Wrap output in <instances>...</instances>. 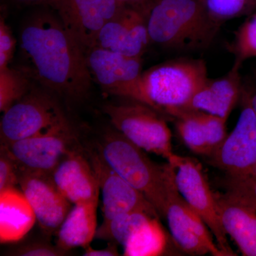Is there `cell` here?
Listing matches in <instances>:
<instances>
[{"label":"cell","mask_w":256,"mask_h":256,"mask_svg":"<svg viewBox=\"0 0 256 256\" xmlns=\"http://www.w3.org/2000/svg\"><path fill=\"white\" fill-rule=\"evenodd\" d=\"M14 188L1 192V217L10 216V220H1V238L6 236L2 242H9L11 238L12 232L14 228L16 238H21L24 235L20 228L22 224L28 230L31 228L34 220H36L31 207L24 196L22 192L21 194L15 192Z\"/></svg>","instance_id":"obj_22"},{"label":"cell","mask_w":256,"mask_h":256,"mask_svg":"<svg viewBox=\"0 0 256 256\" xmlns=\"http://www.w3.org/2000/svg\"><path fill=\"white\" fill-rule=\"evenodd\" d=\"M164 218L172 240L182 252L192 256H226L206 224L185 201L175 185L170 192Z\"/></svg>","instance_id":"obj_12"},{"label":"cell","mask_w":256,"mask_h":256,"mask_svg":"<svg viewBox=\"0 0 256 256\" xmlns=\"http://www.w3.org/2000/svg\"><path fill=\"white\" fill-rule=\"evenodd\" d=\"M16 40L4 18L0 22V68L9 66L14 56Z\"/></svg>","instance_id":"obj_29"},{"label":"cell","mask_w":256,"mask_h":256,"mask_svg":"<svg viewBox=\"0 0 256 256\" xmlns=\"http://www.w3.org/2000/svg\"><path fill=\"white\" fill-rule=\"evenodd\" d=\"M6 146L20 170L45 174H52L64 156L79 148L69 122Z\"/></svg>","instance_id":"obj_9"},{"label":"cell","mask_w":256,"mask_h":256,"mask_svg":"<svg viewBox=\"0 0 256 256\" xmlns=\"http://www.w3.org/2000/svg\"><path fill=\"white\" fill-rule=\"evenodd\" d=\"M46 4L86 50L95 46L101 28L126 6L119 0H48Z\"/></svg>","instance_id":"obj_11"},{"label":"cell","mask_w":256,"mask_h":256,"mask_svg":"<svg viewBox=\"0 0 256 256\" xmlns=\"http://www.w3.org/2000/svg\"><path fill=\"white\" fill-rule=\"evenodd\" d=\"M98 202L74 204L56 234V246L68 252L90 245L97 232Z\"/></svg>","instance_id":"obj_20"},{"label":"cell","mask_w":256,"mask_h":256,"mask_svg":"<svg viewBox=\"0 0 256 256\" xmlns=\"http://www.w3.org/2000/svg\"><path fill=\"white\" fill-rule=\"evenodd\" d=\"M249 100H250V105H252V109L255 111L256 114V90L254 94L252 96H248Z\"/></svg>","instance_id":"obj_34"},{"label":"cell","mask_w":256,"mask_h":256,"mask_svg":"<svg viewBox=\"0 0 256 256\" xmlns=\"http://www.w3.org/2000/svg\"><path fill=\"white\" fill-rule=\"evenodd\" d=\"M229 48L235 57L234 66L239 68L246 60L256 57V12L250 15L236 32Z\"/></svg>","instance_id":"obj_25"},{"label":"cell","mask_w":256,"mask_h":256,"mask_svg":"<svg viewBox=\"0 0 256 256\" xmlns=\"http://www.w3.org/2000/svg\"><path fill=\"white\" fill-rule=\"evenodd\" d=\"M28 75L24 70L0 68V111L4 112L30 92Z\"/></svg>","instance_id":"obj_24"},{"label":"cell","mask_w":256,"mask_h":256,"mask_svg":"<svg viewBox=\"0 0 256 256\" xmlns=\"http://www.w3.org/2000/svg\"><path fill=\"white\" fill-rule=\"evenodd\" d=\"M153 218H160L144 210H133L118 216L107 224H101L96 237L118 244L124 246L132 234Z\"/></svg>","instance_id":"obj_23"},{"label":"cell","mask_w":256,"mask_h":256,"mask_svg":"<svg viewBox=\"0 0 256 256\" xmlns=\"http://www.w3.org/2000/svg\"><path fill=\"white\" fill-rule=\"evenodd\" d=\"M207 79L202 60H175L156 66L142 73V104L174 118L190 110L192 98Z\"/></svg>","instance_id":"obj_4"},{"label":"cell","mask_w":256,"mask_h":256,"mask_svg":"<svg viewBox=\"0 0 256 256\" xmlns=\"http://www.w3.org/2000/svg\"><path fill=\"white\" fill-rule=\"evenodd\" d=\"M228 193L238 197L256 210V176L229 178L226 182Z\"/></svg>","instance_id":"obj_28"},{"label":"cell","mask_w":256,"mask_h":256,"mask_svg":"<svg viewBox=\"0 0 256 256\" xmlns=\"http://www.w3.org/2000/svg\"><path fill=\"white\" fill-rule=\"evenodd\" d=\"M52 176L60 193L72 204L98 202V180L87 154L80 148L64 156Z\"/></svg>","instance_id":"obj_16"},{"label":"cell","mask_w":256,"mask_h":256,"mask_svg":"<svg viewBox=\"0 0 256 256\" xmlns=\"http://www.w3.org/2000/svg\"><path fill=\"white\" fill-rule=\"evenodd\" d=\"M169 237L160 223L153 218L136 230L124 246L126 256H156L168 252Z\"/></svg>","instance_id":"obj_21"},{"label":"cell","mask_w":256,"mask_h":256,"mask_svg":"<svg viewBox=\"0 0 256 256\" xmlns=\"http://www.w3.org/2000/svg\"><path fill=\"white\" fill-rule=\"evenodd\" d=\"M216 197L226 235L233 239L242 255L256 256V210L228 192Z\"/></svg>","instance_id":"obj_18"},{"label":"cell","mask_w":256,"mask_h":256,"mask_svg":"<svg viewBox=\"0 0 256 256\" xmlns=\"http://www.w3.org/2000/svg\"><path fill=\"white\" fill-rule=\"evenodd\" d=\"M207 14L216 23H222L252 13L256 10V0H202Z\"/></svg>","instance_id":"obj_26"},{"label":"cell","mask_w":256,"mask_h":256,"mask_svg":"<svg viewBox=\"0 0 256 256\" xmlns=\"http://www.w3.org/2000/svg\"><path fill=\"white\" fill-rule=\"evenodd\" d=\"M142 10L150 42L163 48H203L220 26L207 14L202 0H152Z\"/></svg>","instance_id":"obj_2"},{"label":"cell","mask_w":256,"mask_h":256,"mask_svg":"<svg viewBox=\"0 0 256 256\" xmlns=\"http://www.w3.org/2000/svg\"><path fill=\"white\" fill-rule=\"evenodd\" d=\"M20 46L31 74L48 90L72 100L88 94L92 76L84 47L56 15L38 13L21 28Z\"/></svg>","instance_id":"obj_1"},{"label":"cell","mask_w":256,"mask_h":256,"mask_svg":"<svg viewBox=\"0 0 256 256\" xmlns=\"http://www.w3.org/2000/svg\"><path fill=\"white\" fill-rule=\"evenodd\" d=\"M18 180L24 196L42 230L46 235H56L72 204L56 186L52 174L20 169Z\"/></svg>","instance_id":"obj_13"},{"label":"cell","mask_w":256,"mask_h":256,"mask_svg":"<svg viewBox=\"0 0 256 256\" xmlns=\"http://www.w3.org/2000/svg\"><path fill=\"white\" fill-rule=\"evenodd\" d=\"M168 162L172 166L175 186L192 210L201 217L226 256H234L220 222L216 197L210 190L201 165L192 158L174 154Z\"/></svg>","instance_id":"obj_6"},{"label":"cell","mask_w":256,"mask_h":256,"mask_svg":"<svg viewBox=\"0 0 256 256\" xmlns=\"http://www.w3.org/2000/svg\"><path fill=\"white\" fill-rule=\"evenodd\" d=\"M185 146L194 153L210 158L227 136V119L203 111H184L173 118Z\"/></svg>","instance_id":"obj_17"},{"label":"cell","mask_w":256,"mask_h":256,"mask_svg":"<svg viewBox=\"0 0 256 256\" xmlns=\"http://www.w3.org/2000/svg\"><path fill=\"white\" fill-rule=\"evenodd\" d=\"M129 100L106 104L102 110L114 129L130 142L168 161L175 153L172 146L171 130L166 120L150 106Z\"/></svg>","instance_id":"obj_5"},{"label":"cell","mask_w":256,"mask_h":256,"mask_svg":"<svg viewBox=\"0 0 256 256\" xmlns=\"http://www.w3.org/2000/svg\"><path fill=\"white\" fill-rule=\"evenodd\" d=\"M67 122L53 98L45 92L30 90L3 112L0 124L2 144L8 146Z\"/></svg>","instance_id":"obj_7"},{"label":"cell","mask_w":256,"mask_h":256,"mask_svg":"<svg viewBox=\"0 0 256 256\" xmlns=\"http://www.w3.org/2000/svg\"><path fill=\"white\" fill-rule=\"evenodd\" d=\"M252 176H256V172H255V174H254V175H252Z\"/></svg>","instance_id":"obj_35"},{"label":"cell","mask_w":256,"mask_h":256,"mask_svg":"<svg viewBox=\"0 0 256 256\" xmlns=\"http://www.w3.org/2000/svg\"><path fill=\"white\" fill-rule=\"evenodd\" d=\"M20 166L8 149L2 144L0 150V193L14 188L20 182Z\"/></svg>","instance_id":"obj_27"},{"label":"cell","mask_w":256,"mask_h":256,"mask_svg":"<svg viewBox=\"0 0 256 256\" xmlns=\"http://www.w3.org/2000/svg\"><path fill=\"white\" fill-rule=\"evenodd\" d=\"M126 6H132L138 9H143L152 0H119Z\"/></svg>","instance_id":"obj_32"},{"label":"cell","mask_w":256,"mask_h":256,"mask_svg":"<svg viewBox=\"0 0 256 256\" xmlns=\"http://www.w3.org/2000/svg\"><path fill=\"white\" fill-rule=\"evenodd\" d=\"M102 193V212L107 224L118 216L133 210H144L159 216L156 208L141 192L118 174L102 159L98 151L88 152Z\"/></svg>","instance_id":"obj_14"},{"label":"cell","mask_w":256,"mask_h":256,"mask_svg":"<svg viewBox=\"0 0 256 256\" xmlns=\"http://www.w3.org/2000/svg\"><path fill=\"white\" fill-rule=\"evenodd\" d=\"M244 100L233 131L210 156L212 164L229 178H246L256 172V114L248 96H244Z\"/></svg>","instance_id":"obj_10"},{"label":"cell","mask_w":256,"mask_h":256,"mask_svg":"<svg viewBox=\"0 0 256 256\" xmlns=\"http://www.w3.org/2000/svg\"><path fill=\"white\" fill-rule=\"evenodd\" d=\"M15 2L24 4H46L48 0H13Z\"/></svg>","instance_id":"obj_33"},{"label":"cell","mask_w":256,"mask_h":256,"mask_svg":"<svg viewBox=\"0 0 256 256\" xmlns=\"http://www.w3.org/2000/svg\"><path fill=\"white\" fill-rule=\"evenodd\" d=\"M86 54L92 78L106 94L142 102V57L98 46L88 48Z\"/></svg>","instance_id":"obj_8"},{"label":"cell","mask_w":256,"mask_h":256,"mask_svg":"<svg viewBox=\"0 0 256 256\" xmlns=\"http://www.w3.org/2000/svg\"><path fill=\"white\" fill-rule=\"evenodd\" d=\"M84 256H119L116 242H111L104 249L96 250L92 248L90 245L84 248Z\"/></svg>","instance_id":"obj_31"},{"label":"cell","mask_w":256,"mask_h":256,"mask_svg":"<svg viewBox=\"0 0 256 256\" xmlns=\"http://www.w3.org/2000/svg\"><path fill=\"white\" fill-rule=\"evenodd\" d=\"M67 252L45 242H34L18 248L13 255L21 256H60L66 255Z\"/></svg>","instance_id":"obj_30"},{"label":"cell","mask_w":256,"mask_h":256,"mask_svg":"<svg viewBox=\"0 0 256 256\" xmlns=\"http://www.w3.org/2000/svg\"><path fill=\"white\" fill-rule=\"evenodd\" d=\"M151 43L142 9L126 6L101 28L95 46L131 57H142Z\"/></svg>","instance_id":"obj_15"},{"label":"cell","mask_w":256,"mask_h":256,"mask_svg":"<svg viewBox=\"0 0 256 256\" xmlns=\"http://www.w3.org/2000/svg\"><path fill=\"white\" fill-rule=\"evenodd\" d=\"M98 152L109 166L134 188L141 192L164 218L170 192L174 186L172 166L154 162L146 151L117 130L106 132Z\"/></svg>","instance_id":"obj_3"},{"label":"cell","mask_w":256,"mask_h":256,"mask_svg":"<svg viewBox=\"0 0 256 256\" xmlns=\"http://www.w3.org/2000/svg\"><path fill=\"white\" fill-rule=\"evenodd\" d=\"M240 68L233 66L222 78L207 79L190 102V110L203 111L228 120L242 95Z\"/></svg>","instance_id":"obj_19"}]
</instances>
